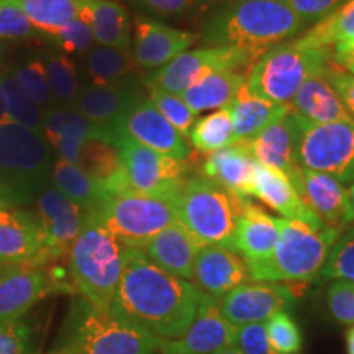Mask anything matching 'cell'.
<instances>
[{"label": "cell", "mask_w": 354, "mask_h": 354, "mask_svg": "<svg viewBox=\"0 0 354 354\" xmlns=\"http://www.w3.org/2000/svg\"><path fill=\"white\" fill-rule=\"evenodd\" d=\"M203 292L162 271L143 250L127 248L125 268L110 312L136 323L159 342L180 338L197 315Z\"/></svg>", "instance_id": "6da1fadb"}, {"label": "cell", "mask_w": 354, "mask_h": 354, "mask_svg": "<svg viewBox=\"0 0 354 354\" xmlns=\"http://www.w3.org/2000/svg\"><path fill=\"white\" fill-rule=\"evenodd\" d=\"M305 28L284 0H241L215 12L203 25L202 38L209 46L236 48L258 61Z\"/></svg>", "instance_id": "7a4b0ae2"}, {"label": "cell", "mask_w": 354, "mask_h": 354, "mask_svg": "<svg viewBox=\"0 0 354 354\" xmlns=\"http://www.w3.org/2000/svg\"><path fill=\"white\" fill-rule=\"evenodd\" d=\"M125 254L127 248L102 223L99 214L87 212L81 233L66 256L74 292L92 307L109 312L125 268Z\"/></svg>", "instance_id": "3957f363"}, {"label": "cell", "mask_w": 354, "mask_h": 354, "mask_svg": "<svg viewBox=\"0 0 354 354\" xmlns=\"http://www.w3.org/2000/svg\"><path fill=\"white\" fill-rule=\"evenodd\" d=\"M50 354H161L159 339L136 323L102 312L86 299L71 304L63 333Z\"/></svg>", "instance_id": "277c9868"}, {"label": "cell", "mask_w": 354, "mask_h": 354, "mask_svg": "<svg viewBox=\"0 0 354 354\" xmlns=\"http://www.w3.org/2000/svg\"><path fill=\"white\" fill-rule=\"evenodd\" d=\"M279 243L271 258L248 266L256 282H308L320 276L331 248L343 232L304 221L276 218Z\"/></svg>", "instance_id": "5b68a950"}, {"label": "cell", "mask_w": 354, "mask_h": 354, "mask_svg": "<svg viewBox=\"0 0 354 354\" xmlns=\"http://www.w3.org/2000/svg\"><path fill=\"white\" fill-rule=\"evenodd\" d=\"M53 165L41 131L17 123L0 127V194L17 207L35 201L50 184Z\"/></svg>", "instance_id": "8992f818"}, {"label": "cell", "mask_w": 354, "mask_h": 354, "mask_svg": "<svg viewBox=\"0 0 354 354\" xmlns=\"http://www.w3.org/2000/svg\"><path fill=\"white\" fill-rule=\"evenodd\" d=\"M333 63L331 50L300 43L297 38L264 53L248 73V86L264 99L289 105L305 81L325 74Z\"/></svg>", "instance_id": "52a82bcc"}, {"label": "cell", "mask_w": 354, "mask_h": 354, "mask_svg": "<svg viewBox=\"0 0 354 354\" xmlns=\"http://www.w3.org/2000/svg\"><path fill=\"white\" fill-rule=\"evenodd\" d=\"M241 201L205 177H192L185 180L174 201L177 221L201 246L220 245L234 250Z\"/></svg>", "instance_id": "ba28073f"}, {"label": "cell", "mask_w": 354, "mask_h": 354, "mask_svg": "<svg viewBox=\"0 0 354 354\" xmlns=\"http://www.w3.org/2000/svg\"><path fill=\"white\" fill-rule=\"evenodd\" d=\"M95 212L109 232L131 250H145L158 233L177 221L174 201L136 192L110 196Z\"/></svg>", "instance_id": "9c48e42d"}, {"label": "cell", "mask_w": 354, "mask_h": 354, "mask_svg": "<svg viewBox=\"0 0 354 354\" xmlns=\"http://www.w3.org/2000/svg\"><path fill=\"white\" fill-rule=\"evenodd\" d=\"M297 162L342 184L354 183V122L313 123L297 115Z\"/></svg>", "instance_id": "30bf717a"}, {"label": "cell", "mask_w": 354, "mask_h": 354, "mask_svg": "<svg viewBox=\"0 0 354 354\" xmlns=\"http://www.w3.org/2000/svg\"><path fill=\"white\" fill-rule=\"evenodd\" d=\"M115 146L120 151L130 192L176 201L187 180V162L146 148L125 136H118Z\"/></svg>", "instance_id": "8fae6325"}, {"label": "cell", "mask_w": 354, "mask_h": 354, "mask_svg": "<svg viewBox=\"0 0 354 354\" xmlns=\"http://www.w3.org/2000/svg\"><path fill=\"white\" fill-rule=\"evenodd\" d=\"M256 59L248 53L230 46H203L177 56L169 64L146 77V86H156L172 94H183L194 84L218 71L250 73Z\"/></svg>", "instance_id": "7c38bea8"}, {"label": "cell", "mask_w": 354, "mask_h": 354, "mask_svg": "<svg viewBox=\"0 0 354 354\" xmlns=\"http://www.w3.org/2000/svg\"><path fill=\"white\" fill-rule=\"evenodd\" d=\"M59 290L74 292L63 274L50 266H12L0 274V325L21 320L38 302Z\"/></svg>", "instance_id": "4fadbf2b"}, {"label": "cell", "mask_w": 354, "mask_h": 354, "mask_svg": "<svg viewBox=\"0 0 354 354\" xmlns=\"http://www.w3.org/2000/svg\"><path fill=\"white\" fill-rule=\"evenodd\" d=\"M299 295L279 282H246L218 300L221 313L233 326L264 323L279 312H286Z\"/></svg>", "instance_id": "5bb4252c"}, {"label": "cell", "mask_w": 354, "mask_h": 354, "mask_svg": "<svg viewBox=\"0 0 354 354\" xmlns=\"http://www.w3.org/2000/svg\"><path fill=\"white\" fill-rule=\"evenodd\" d=\"M141 97L143 94L140 84L128 77L118 82L100 86L91 84L81 88L73 107L79 110L87 120L100 127L107 133L110 143L115 145L123 118Z\"/></svg>", "instance_id": "9a60e30c"}, {"label": "cell", "mask_w": 354, "mask_h": 354, "mask_svg": "<svg viewBox=\"0 0 354 354\" xmlns=\"http://www.w3.org/2000/svg\"><path fill=\"white\" fill-rule=\"evenodd\" d=\"M233 326L221 313L218 300L202 294L197 315L189 330L177 339L159 342L161 354H215L234 348Z\"/></svg>", "instance_id": "2e32d148"}, {"label": "cell", "mask_w": 354, "mask_h": 354, "mask_svg": "<svg viewBox=\"0 0 354 354\" xmlns=\"http://www.w3.org/2000/svg\"><path fill=\"white\" fill-rule=\"evenodd\" d=\"M38 220L46 240L50 261L66 258L81 233L87 212L66 197L53 184H48L37 197Z\"/></svg>", "instance_id": "e0dca14e"}, {"label": "cell", "mask_w": 354, "mask_h": 354, "mask_svg": "<svg viewBox=\"0 0 354 354\" xmlns=\"http://www.w3.org/2000/svg\"><path fill=\"white\" fill-rule=\"evenodd\" d=\"M305 205L318 216L325 227L343 232L351 225L349 192L328 174L297 167L287 176Z\"/></svg>", "instance_id": "ac0fdd59"}, {"label": "cell", "mask_w": 354, "mask_h": 354, "mask_svg": "<svg viewBox=\"0 0 354 354\" xmlns=\"http://www.w3.org/2000/svg\"><path fill=\"white\" fill-rule=\"evenodd\" d=\"M118 136H125L179 161H187L190 158V146L185 136L180 135L154 107L153 102L145 97H141L123 118Z\"/></svg>", "instance_id": "d6986e66"}, {"label": "cell", "mask_w": 354, "mask_h": 354, "mask_svg": "<svg viewBox=\"0 0 354 354\" xmlns=\"http://www.w3.org/2000/svg\"><path fill=\"white\" fill-rule=\"evenodd\" d=\"M0 261L30 268L51 264L37 214L21 209L0 214Z\"/></svg>", "instance_id": "ffe728a7"}, {"label": "cell", "mask_w": 354, "mask_h": 354, "mask_svg": "<svg viewBox=\"0 0 354 354\" xmlns=\"http://www.w3.org/2000/svg\"><path fill=\"white\" fill-rule=\"evenodd\" d=\"M251 281L253 279L246 261L232 248L220 245L201 246L194 263L192 284L203 294L220 300L228 292Z\"/></svg>", "instance_id": "44dd1931"}, {"label": "cell", "mask_w": 354, "mask_h": 354, "mask_svg": "<svg viewBox=\"0 0 354 354\" xmlns=\"http://www.w3.org/2000/svg\"><path fill=\"white\" fill-rule=\"evenodd\" d=\"M197 35L172 28L161 21L136 17L133 33V57L145 69H159L189 51Z\"/></svg>", "instance_id": "7402d4cb"}, {"label": "cell", "mask_w": 354, "mask_h": 354, "mask_svg": "<svg viewBox=\"0 0 354 354\" xmlns=\"http://www.w3.org/2000/svg\"><path fill=\"white\" fill-rule=\"evenodd\" d=\"M43 136L57 153V158L77 165L82 146L88 140H102L110 143L107 133L87 120L74 107L50 109L44 112Z\"/></svg>", "instance_id": "603a6c76"}, {"label": "cell", "mask_w": 354, "mask_h": 354, "mask_svg": "<svg viewBox=\"0 0 354 354\" xmlns=\"http://www.w3.org/2000/svg\"><path fill=\"white\" fill-rule=\"evenodd\" d=\"M245 145L259 165L274 167L289 176L297 169V115L289 110L263 128Z\"/></svg>", "instance_id": "cb8c5ba5"}, {"label": "cell", "mask_w": 354, "mask_h": 354, "mask_svg": "<svg viewBox=\"0 0 354 354\" xmlns=\"http://www.w3.org/2000/svg\"><path fill=\"white\" fill-rule=\"evenodd\" d=\"M258 161L245 143H234L220 151L212 153L202 165V174L234 197L253 196L254 176Z\"/></svg>", "instance_id": "d4e9b609"}, {"label": "cell", "mask_w": 354, "mask_h": 354, "mask_svg": "<svg viewBox=\"0 0 354 354\" xmlns=\"http://www.w3.org/2000/svg\"><path fill=\"white\" fill-rule=\"evenodd\" d=\"M277 243L279 227L276 218L254 205L250 198H243L234 234V251L248 266H254L271 258Z\"/></svg>", "instance_id": "484cf974"}, {"label": "cell", "mask_w": 354, "mask_h": 354, "mask_svg": "<svg viewBox=\"0 0 354 354\" xmlns=\"http://www.w3.org/2000/svg\"><path fill=\"white\" fill-rule=\"evenodd\" d=\"M253 197L271 207L282 218L304 221L315 228H323L325 225L318 220V216L305 205L302 198L295 190L294 184L282 171L274 167L259 165L256 167Z\"/></svg>", "instance_id": "4316f807"}, {"label": "cell", "mask_w": 354, "mask_h": 354, "mask_svg": "<svg viewBox=\"0 0 354 354\" xmlns=\"http://www.w3.org/2000/svg\"><path fill=\"white\" fill-rule=\"evenodd\" d=\"M198 250H201V245L190 236L179 221H176L158 233L145 246L143 253L162 271L192 282L194 263H196Z\"/></svg>", "instance_id": "83f0119b"}, {"label": "cell", "mask_w": 354, "mask_h": 354, "mask_svg": "<svg viewBox=\"0 0 354 354\" xmlns=\"http://www.w3.org/2000/svg\"><path fill=\"white\" fill-rule=\"evenodd\" d=\"M81 19L91 26L99 46L133 53L130 19L120 3L113 0H82Z\"/></svg>", "instance_id": "f1b7e54d"}, {"label": "cell", "mask_w": 354, "mask_h": 354, "mask_svg": "<svg viewBox=\"0 0 354 354\" xmlns=\"http://www.w3.org/2000/svg\"><path fill=\"white\" fill-rule=\"evenodd\" d=\"M289 105L292 112L313 123L354 122L325 74L307 79Z\"/></svg>", "instance_id": "f546056e"}, {"label": "cell", "mask_w": 354, "mask_h": 354, "mask_svg": "<svg viewBox=\"0 0 354 354\" xmlns=\"http://www.w3.org/2000/svg\"><path fill=\"white\" fill-rule=\"evenodd\" d=\"M227 109L233 122L236 143H245L269 123L284 115L289 110V105L276 104L258 95L251 91L246 81Z\"/></svg>", "instance_id": "4dcf8cb0"}, {"label": "cell", "mask_w": 354, "mask_h": 354, "mask_svg": "<svg viewBox=\"0 0 354 354\" xmlns=\"http://www.w3.org/2000/svg\"><path fill=\"white\" fill-rule=\"evenodd\" d=\"M246 81L248 74L241 71H218L194 84L180 97L197 115L207 110L225 109Z\"/></svg>", "instance_id": "1f68e13d"}, {"label": "cell", "mask_w": 354, "mask_h": 354, "mask_svg": "<svg viewBox=\"0 0 354 354\" xmlns=\"http://www.w3.org/2000/svg\"><path fill=\"white\" fill-rule=\"evenodd\" d=\"M51 183L57 190L76 202L86 212L95 210L107 201V194L77 165L56 158L51 171Z\"/></svg>", "instance_id": "d6a6232c"}, {"label": "cell", "mask_w": 354, "mask_h": 354, "mask_svg": "<svg viewBox=\"0 0 354 354\" xmlns=\"http://www.w3.org/2000/svg\"><path fill=\"white\" fill-rule=\"evenodd\" d=\"M300 43L315 48H331L354 43V0H346L328 17L297 37Z\"/></svg>", "instance_id": "836d02e7"}, {"label": "cell", "mask_w": 354, "mask_h": 354, "mask_svg": "<svg viewBox=\"0 0 354 354\" xmlns=\"http://www.w3.org/2000/svg\"><path fill=\"white\" fill-rule=\"evenodd\" d=\"M38 35L51 37L61 26L81 17L82 0H17Z\"/></svg>", "instance_id": "e575fe53"}, {"label": "cell", "mask_w": 354, "mask_h": 354, "mask_svg": "<svg viewBox=\"0 0 354 354\" xmlns=\"http://www.w3.org/2000/svg\"><path fill=\"white\" fill-rule=\"evenodd\" d=\"M87 76L92 84H112L131 77L140 71L133 53H125L115 48L97 46L86 56Z\"/></svg>", "instance_id": "d590c367"}, {"label": "cell", "mask_w": 354, "mask_h": 354, "mask_svg": "<svg viewBox=\"0 0 354 354\" xmlns=\"http://www.w3.org/2000/svg\"><path fill=\"white\" fill-rule=\"evenodd\" d=\"M189 140L198 153L207 154V156L236 143L228 109H218L198 118L189 133Z\"/></svg>", "instance_id": "8d00e7d4"}, {"label": "cell", "mask_w": 354, "mask_h": 354, "mask_svg": "<svg viewBox=\"0 0 354 354\" xmlns=\"http://www.w3.org/2000/svg\"><path fill=\"white\" fill-rule=\"evenodd\" d=\"M0 92H2L3 102H6L8 117L13 123L30 128V130H43L44 113L37 104H33L25 95L12 71L3 69L0 73Z\"/></svg>", "instance_id": "74e56055"}, {"label": "cell", "mask_w": 354, "mask_h": 354, "mask_svg": "<svg viewBox=\"0 0 354 354\" xmlns=\"http://www.w3.org/2000/svg\"><path fill=\"white\" fill-rule=\"evenodd\" d=\"M41 59L53 97L59 100L61 104L73 107L74 100L81 92L77 68L74 61L61 51H46L41 56Z\"/></svg>", "instance_id": "f35d334b"}, {"label": "cell", "mask_w": 354, "mask_h": 354, "mask_svg": "<svg viewBox=\"0 0 354 354\" xmlns=\"http://www.w3.org/2000/svg\"><path fill=\"white\" fill-rule=\"evenodd\" d=\"M13 76L25 95L28 97L38 107H44L51 100V88L46 79V71L41 56L30 55L26 56L20 64L13 68Z\"/></svg>", "instance_id": "ab89813d"}, {"label": "cell", "mask_w": 354, "mask_h": 354, "mask_svg": "<svg viewBox=\"0 0 354 354\" xmlns=\"http://www.w3.org/2000/svg\"><path fill=\"white\" fill-rule=\"evenodd\" d=\"M149 92V100L153 102V105L159 112L162 113V117L176 128L177 131L183 136H189L190 130H192L194 123L197 122V113L185 104L183 97L179 94H172V92L162 91L156 86H146Z\"/></svg>", "instance_id": "60d3db41"}, {"label": "cell", "mask_w": 354, "mask_h": 354, "mask_svg": "<svg viewBox=\"0 0 354 354\" xmlns=\"http://www.w3.org/2000/svg\"><path fill=\"white\" fill-rule=\"evenodd\" d=\"M320 276L323 279H348L354 282V225L343 230L338 241L331 248L328 259Z\"/></svg>", "instance_id": "b9f144b4"}, {"label": "cell", "mask_w": 354, "mask_h": 354, "mask_svg": "<svg viewBox=\"0 0 354 354\" xmlns=\"http://www.w3.org/2000/svg\"><path fill=\"white\" fill-rule=\"evenodd\" d=\"M269 342L279 354H299L302 349V333L287 312H279L266 322Z\"/></svg>", "instance_id": "7bdbcfd3"}, {"label": "cell", "mask_w": 354, "mask_h": 354, "mask_svg": "<svg viewBox=\"0 0 354 354\" xmlns=\"http://www.w3.org/2000/svg\"><path fill=\"white\" fill-rule=\"evenodd\" d=\"M48 39L64 55H74V53H87L94 43V35L91 32V26L79 17L61 26Z\"/></svg>", "instance_id": "ee69618b"}, {"label": "cell", "mask_w": 354, "mask_h": 354, "mask_svg": "<svg viewBox=\"0 0 354 354\" xmlns=\"http://www.w3.org/2000/svg\"><path fill=\"white\" fill-rule=\"evenodd\" d=\"M37 35L17 0H0V39H28Z\"/></svg>", "instance_id": "f6af8a7d"}, {"label": "cell", "mask_w": 354, "mask_h": 354, "mask_svg": "<svg viewBox=\"0 0 354 354\" xmlns=\"http://www.w3.org/2000/svg\"><path fill=\"white\" fill-rule=\"evenodd\" d=\"M326 305L336 322L342 325H354V282L335 279L326 290Z\"/></svg>", "instance_id": "bcb514c9"}, {"label": "cell", "mask_w": 354, "mask_h": 354, "mask_svg": "<svg viewBox=\"0 0 354 354\" xmlns=\"http://www.w3.org/2000/svg\"><path fill=\"white\" fill-rule=\"evenodd\" d=\"M0 354H37L33 330L25 318L0 325Z\"/></svg>", "instance_id": "7dc6e473"}, {"label": "cell", "mask_w": 354, "mask_h": 354, "mask_svg": "<svg viewBox=\"0 0 354 354\" xmlns=\"http://www.w3.org/2000/svg\"><path fill=\"white\" fill-rule=\"evenodd\" d=\"M234 348L241 354H279L269 342L266 323H250L236 326Z\"/></svg>", "instance_id": "c3c4849f"}, {"label": "cell", "mask_w": 354, "mask_h": 354, "mask_svg": "<svg viewBox=\"0 0 354 354\" xmlns=\"http://www.w3.org/2000/svg\"><path fill=\"white\" fill-rule=\"evenodd\" d=\"M305 25H315L346 0H284Z\"/></svg>", "instance_id": "681fc988"}, {"label": "cell", "mask_w": 354, "mask_h": 354, "mask_svg": "<svg viewBox=\"0 0 354 354\" xmlns=\"http://www.w3.org/2000/svg\"><path fill=\"white\" fill-rule=\"evenodd\" d=\"M325 77L328 79L331 87L335 88L336 94L339 95L343 105L346 107L348 113L354 118V77L351 74H348L346 71L338 68L335 63L330 64V68L326 69Z\"/></svg>", "instance_id": "f907efd6"}, {"label": "cell", "mask_w": 354, "mask_h": 354, "mask_svg": "<svg viewBox=\"0 0 354 354\" xmlns=\"http://www.w3.org/2000/svg\"><path fill=\"white\" fill-rule=\"evenodd\" d=\"M194 0H143L151 10L162 13V15H176L184 12Z\"/></svg>", "instance_id": "816d5d0a"}, {"label": "cell", "mask_w": 354, "mask_h": 354, "mask_svg": "<svg viewBox=\"0 0 354 354\" xmlns=\"http://www.w3.org/2000/svg\"><path fill=\"white\" fill-rule=\"evenodd\" d=\"M331 57L333 63L346 71L354 77V46H335L331 48Z\"/></svg>", "instance_id": "f5cc1de1"}, {"label": "cell", "mask_w": 354, "mask_h": 354, "mask_svg": "<svg viewBox=\"0 0 354 354\" xmlns=\"http://www.w3.org/2000/svg\"><path fill=\"white\" fill-rule=\"evenodd\" d=\"M15 209H20V207H17L15 203L10 201V198L3 197L2 194H0V214H6V212H10Z\"/></svg>", "instance_id": "db71d44e"}, {"label": "cell", "mask_w": 354, "mask_h": 354, "mask_svg": "<svg viewBox=\"0 0 354 354\" xmlns=\"http://www.w3.org/2000/svg\"><path fill=\"white\" fill-rule=\"evenodd\" d=\"M7 123H13V122L10 120V117H8L7 109H6V102H3L2 92H0V127L7 125Z\"/></svg>", "instance_id": "11a10c76"}, {"label": "cell", "mask_w": 354, "mask_h": 354, "mask_svg": "<svg viewBox=\"0 0 354 354\" xmlns=\"http://www.w3.org/2000/svg\"><path fill=\"white\" fill-rule=\"evenodd\" d=\"M346 348L348 354H354V325L346 331Z\"/></svg>", "instance_id": "9f6ffc18"}, {"label": "cell", "mask_w": 354, "mask_h": 354, "mask_svg": "<svg viewBox=\"0 0 354 354\" xmlns=\"http://www.w3.org/2000/svg\"><path fill=\"white\" fill-rule=\"evenodd\" d=\"M6 59H7V46L2 43V39H0V73H2L3 66H6Z\"/></svg>", "instance_id": "6f0895ef"}, {"label": "cell", "mask_w": 354, "mask_h": 354, "mask_svg": "<svg viewBox=\"0 0 354 354\" xmlns=\"http://www.w3.org/2000/svg\"><path fill=\"white\" fill-rule=\"evenodd\" d=\"M203 3H209V6H214V3H221V6H230V3L241 2V0H202Z\"/></svg>", "instance_id": "680465c9"}, {"label": "cell", "mask_w": 354, "mask_h": 354, "mask_svg": "<svg viewBox=\"0 0 354 354\" xmlns=\"http://www.w3.org/2000/svg\"><path fill=\"white\" fill-rule=\"evenodd\" d=\"M349 192V205H351V221L354 223V184L348 189Z\"/></svg>", "instance_id": "91938a15"}, {"label": "cell", "mask_w": 354, "mask_h": 354, "mask_svg": "<svg viewBox=\"0 0 354 354\" xmlns=\"http://www.w3.org/2000/svg\"><path fill=\"white\" fill-rule=\"evenodd\" d=\"M215 354H241L238 351L236 348H230V349H225V351H220V353H215Z\"/></svg>", "instance_id": "94428289"}, {"label": "cell", "mask_w": 354, "mask_h": 354, "mask_svg": "<svg viewBox=\"0 0 354 354\" xmlns=\"http://www.w3.org/2000/svg\"><path fill=\"white\" fill-rule=\"evenodd\" d=\"M8 268H12V266H10V264H6V263H2V261H0V274H2V272H6Z\"/></svg>", "instance_id": "6125c7cd"}, {"label": "cell", "mask_w": 354, "mask_h": 354, "mask_svg": "<svg viewBox=\"0 0 354 354\" xmlns=\"http://www.w3.org/2000/svg\"><path fill=\"white\" fill-rule=\"evenodd\" d=\"M339 46H354V43L353 44H339Z\"/></svg>", "instance_id": "be15d7a7"}]
</instances>
